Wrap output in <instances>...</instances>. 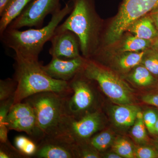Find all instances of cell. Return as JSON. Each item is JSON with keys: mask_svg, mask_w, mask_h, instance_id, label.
<instances>
[{"mask_svg": "<svg viewBox=\"0 0 158 158\" xmlns=\"http://www.w3.org/2000/svg\"><path fill=\"white\" fill-rule=\"evenodd\" d=\"M152 74L144 65L138 66L131 74V78L136 85L142 87L149 86L154 81Z\"/></svg>", "mask_w": 158, "mask_h": 158, "instance_id": "44dd1931", "label": "cell"}, {"mask_svg": "<svg viewBox=\"0 0 158 158\" xmlns=\"http://www.w3.org/2000/svg\"><path fill=\"white\" fill-rule=\"evenodd\" d=\"M152 40L139 38L137 36H129L125 39L119 48V52H141L147 50L152 44Z\"/></svg>", "mask_w": 158, "mask_h": 158, "instance_id": "e0dca14e", "label": "cell"}, {"mask_svg": "<svg viewBox=\"0 0 158 158\" xmlns=\"http://www.w3.org/2000/svg\"><path fill=\"white\" fill-rule=\"evenodd\" d=\"M155 134H158V117L157 120L156 122L155 127Z\"/></svg>", "mask_w": 158, "mask_h": 158, "instance_id": "74e56055", "label": "cell"}, {"mask_svg": "<svg viewBox=\"0 0 158 158\" xmlns=\"http://www.w3.org/2000/svg\"><path fill=\"white\" fill-rule=\"evenodd\" d=\"M126 31L139 38L152 40L158 37V30L150 15H145L132 23Z\"/></svg>", "mask_w": 158, "mask_h": 158, "instance_id": "4fadbf2b", "label": "cell"}, {"mask_svg": "<svg viewBox=\"0 0 158 158\" xmlns=\"http://www.w3.org/2000/svg\"><path fill=\"white\" fill-rule=\"evenodd\" d=\"M60 0H33L8 28L20 29L24 27H42L47 15L61 9Z\"/></svg>", "mask_w": 158, "mask_h": 158, "instance_id": "9c48e42d", "label": "cell"}, {"mask_svg": "<svg viewBox=\"0 0 158 158\" xmlns=\"http://www.w3.org/2000/svg\"><path fill=\"white\" fill-rule=\"evenodd\" d=\"M146 128L143 120V114L140 111L131 130L132 136L136 142L143 143L146 141L147 135Z\"/></svg>", "mask_w": 158, "mask_h": 158, "instance_id": "603a6c76", "label": "cell"}, {"mask_svg": "<svg viewBox=\"0 0 158 158\" xmlns=\"http://www.w3.org/2000/svg\"><path fill=\"white\" fill-rule=\"evenodd\" d=\"M17 84L14 79L0 80V102L14 97Z\"/></svg>", "mask_w": 158, "mask_h": 158, "instance_id": "d4e9b609", "label": "cell"}, {"mask_svg": "<svg viewBox=\"0 0 158 158\" xmlns=\"http://www.w3.org/2000/svg\"><path fill=\"white\" fill-rule=\"evenodd\" d=\"M10 0H0V15L2 14Z\"/></svg>", "mask_w": 158, "mask_h": 158, "instance_id": "836d02e7", "label": "cell"}, {"mask_svg": "<svg viewBox=\"0 0 158 158\" xmlns=\"http://www.w3.org/2000/svg\"><path fill=\"white\" fill-rule=\"evenodd\" d=\"M9 129L7 125L0 126V142L6 143L9 141L8 134Z\"/></svg>", "mask_w": 158, "mask_h": 158, "instance_id": "1f68e13d", "label": "cell"}, {"mask_svg": "<svg viewBox=\"0 0 158 158\" xmlns=\"http://www.w3.org/2000/svg\"><path fill=\"white\" fill-rule=\"evenodd\" d=\"M15 147L25 157L34 156L37 152L38 145L32 139L19 135L14 139Z\"/></svg>", "mask_w": 158, "mask_h": 158, "instance_id": "ffe728a7", "label": "cell"}, {"mask_svg": "<svg viewBox=\"0 0 158 158\" xmlns=\"http://www.w3.org/2000/svg\"><path fill=\"white\" fill-rule=\"evenodd\" d=\"M153 143L154 144L156 150L158 152V137L154 140Z\"/></svg>", "mask_w": 158, "mask_h": 158, "instance_id": "8d00e7d4", "label": "cell"}, {"mask_svg": "<svg viewBox=\"0 0 158 158\" xmlns=\"http://www.w3.org/2000/svg\"><path fill=\"white\" fill-rule=\"evenodd\" d=\"M25 157L16 148L11 145L9 141L6 143H1L0 158Z\"/></svg>", "mask_w": 158, "mask_h": 158, "instance_id": "4316f807", "label": "cell"}, {"mask_svg": "<svg viewBox=\"0 0 158 158\" xmlns=\"http://www.w3.org/2000/svg\"><path fill=\"white\" fill-rule=\"evenodd\" d=\"M114 152L122 158H135L134 150L131 143L124 138H119L114 141L112 146Z\"/></svg>", "mask_w": 158, "mask_h": 158, "instance_id": "cb8c5ba5", "label": "cell"}, {"mask_svg": "<svg viewBox=\"0 0 158 158\" xmlns=\"http://www.w3.org/2000/svg\"><path fill=\"white\" fill-rule=\"evenodd\" d=\"M142 100L145 103L158 107V94L145 95L142 97Z\"/></svg>", "mask_w": 158, "mask_h": 158, "instance_id": "4dcf8cb0", "label": "cell"}, {"mask_svg": "<svg viewBox=\"0 0 158 158\" xmlns=\"http://www.w3.org/2000/svg\"><path fill=\"white\" fill-rule=\"evenodd\" d=\"M140 108L132 104L117 105L112 109L113 121L117 126L129 127L133 126Z\"/></svg>", "mask_w": 158, "mask_h": 158, "instance_id": "5bb4252c", "label": "cell"}, {"mask_svg": "<svg viewBox=\"0 0 158 158\" xmlns=\"http://www.w3.org/2000/svg\"><path fill=\"white\" fill-rule=\"evenodd\" d=\"M34 114H35L34 109L27 102L13 104L7 116L6 123Z\"/></svg>", "mask_w": 158, "mask_h": 158, "instance_id": "d6986e66", "label": "cell"}, {"mask_svg": "<svg viewBox=\"0 0 158 158\" xmlns=\"http://www.w3.org/2000/svg\"><path fill=\"white\" fill-rule=\"evenodd\" d=\"M158 7V0H123L118 14L105 36V41L112 44L119 40L130 24Z\"/></svg>", "mask_w": 158, "mask_h": 158, "instance_id": "52a82bcc", "label": "cell"}, {"mask_svg": "<svg viewBox=\"0 0 158 158\" xmlns=\"http://www.w3.org/2000/svg\"><path fill=\"white\" fill-rule=\"evenodd\" d=\"M73 8L68 17L56 31L69 30L77 36L81 51L85 58L94 52L96 44L97 22L93 0H72Z\"/></svg>", "mask_w": 158, "mask_h": 158, "instance_id": "3957f363", "label": "cell"}, {"mask_svg": "<svg viewBox=\"0 0 158 158\" xmlns=\"http://www.w3.org/2000/svg\"><path fill=\"white\" fill-rule=\"evenodd\" d=\"M88 141V143L97 151H103L113 142V136L109 132L103 131L92 136Z\"/></svg>", "mask_w": 158, "mask_h": 158, "instance_id": "7402d4cb", "label": "cell"}, {"mask_svg": "<svg viewBox=\"0 0 158 158\" xmlns=\"http://www.w3.org/2000/svg\"><path fill=\"white\" fill-rule=\"evenodd\" d=\"M73 8L72 1L69 0L63 8L52 15L46 26L23 31L7 28L0 35L1 40L7 47L14 51L15 56L29 60H38L44 44L50 41L60 23L70 14Z\"/></svg>", "mask_w": 158, "mask_h": 158, "instance_id": "6da1fadb", "label": "cell"}, {"mask_svg": "<svg viewBox=\"0 0 158 158\" xmlns=\"http://www.w3.org/2000/svg\"><path fill=\"white\" fill-rule=\"evenodd\" d=\"M67 96L56 92H44L36 94L24 100L34 109L38 127L44 137L53 134L65 115V102Z\"/></svg>", "mask_w": 158, "mask_h": 158, "instance_id": "277c9868", "label": "cell"}, {"mask_svg": "<svg viewBox=\"0 0 158 158\" xmlns=\"http://www.w3.org/2000/svg\"><path fill=\"white\" fill-rule=\"evenodd\" d=\"M87 60L81 56L71 59L52 58L50 62L42 65V68L51 77L69 82L83 71Z\"/></svg>", "mask_w": 158, "mask_h": 158, "instance_id": "8fae6325", "label": "cell"}, {"mask_svg": "<svg viewBox=\"0 0 158 158\" xmlns=\"http://www.w3.org/2000/svg\"><path fill=\"white\" fill-rule=\"evenodd\" d=\"M158 117V114L153 110H148L143 113L144 124L151 134H155V127Z\"/></svg>", "mask_w": 158, "mask_h": 158, "instance_id": "83f0119b", "label": "cell"}, {"mask_svg": "<svg viewBox=\"0 0 158 158\" xmlns=\"http://www.w3.org/2000/svg\"><path fill=\"white\" fill-rule=\"evenodd\" d=\"M15 81L17 84L14 103L29 97L44 92H53L64 95L72 93L69 82L56 80L44 71L38 60L23 59L15 55Z\"/></svg>", "mask_w": 158, "mask_h": 158, "instance_id": "7a4b0ae2", "label": "cell"}, {"mask_svg": "<svg viewBox=\"0 0 158 158\" xmlns=\"http://www.w3.org/2000/svg\"><path fill=\"white\" fill-rule=\"evenodd\" d=\"M149 15L152 19L156 28L158 30V7L151 11Z\"/></svg>", "mask_w": 158, "mask_h": 158, "instance_id": "d6a6232c", "label": "cell"}, {"mask_svg": "<svg viewBox=\"0 0 158 158\" xmlns=\"http://www.w3.org/2000/svg\"><path fill=\"white\" fill-rule=\"evenodd\" d=\"M50 41L52 44L49 53L52 58L71 59L81 56L79 40L72 31H55Z\"/></svg>", "mask_w": 158, "mask_h": 158, "instance_id": "30bf717a", "label": "cell"}, {"mask_svg": "<svg viewBox=\"0 0 158 158\" xmlns=\"http://www.w3.org/2000/svg\"><path fill=\"white\" fill-rule=\"evenodd\" d=\"M135 157L158 158V152L156 150L148 147H140L134 150Z\"/></svg>", "mask_w": 158, "mask_h": 158, "instance_id": "f546056e", "label": "cell"}, {"mask_svg": "<svg viewBox=\"0 0 158 158\" xmlns=\"http://www.w3.org/2000/svg\"><path fill=\"white\" fill-rule=\"evenodd\" d=\"M146 51L122 52L117 59L118 66L124 70H129L136 67L142 62Z\"/></svg>", "mask_w": 158, "mask_h": 158, "instance_id": "ac0fdd59", "label": "cell"}, {"mask_svg": "<svg viewBox=\"0 0 158 158\" xmlns=\"http://www.w3.org/2000/svg\"><path fill=\"white\" fill-rule=\"evenodd\" d=\"M34 157L39 158H75L73 145L50 137H44L40 141Z\"/></svg>", "mask_w": 158, "mask_h": 158, "instance_id": "7c38bea8", "label": "cell"}, {"mask_svg": "<svg viewBox=\"0 0 158 158\" xmlns=\"http://www.w3.org/2000/svg\"><path fill=\"white\" fill-rule=\"evenodd\" d=\"M83 73L98 83L102 92L117 105L132 104V90L123 80L93 60H87Z\"/></svg>", "mask_w": 158, "mask_h": 158, "instance_id": "5b68a950", "label": "cell"}, {"mask_svg": "<svg viewBox=\"0 0 158 158\" xmlns=\"http://www.w3.org/2000/svg\"><path fill=\"white\" fill-rule=\"evenodd\" d=\"M33 0H10L0 15V35L18 17L29 3Z\"/></svg>", "mask_w": 158, "mask_h": 158, "instance_id": "9a60e30c", "label": "cell"}, {"mask_svg": "<svg viewBox=\"0 0 158 158\" xmlns=\"http://www.w3.org/2000/svg\"><path fill=\"white\" fill-rule=\"evenodd\" d=\"M153 43V46L154 49L158 51V37L155 39Z\"/></svg>", "mask_w": 158, "mask_h": 158, "instance_id": "d590c367", "label": "cell"}, {"mask_svg": "<svg viewBox=\"0 0 158 158\" xmlns=\"http://www.w3.org/2000/svg\"><path fill=\"white\" fill-rule=\"evenodd\" d=\"M141 63L153 75L158 76V51H146Z\"/></svg>", "mask_w": 158, "mask_h": 158, "instance_id": "484cf974", "label": "cell"}, {"mask_svg": "<svg viewBox=\"0 0 158 158\" xmlns=\"http://www.w3.org/2000/svg\"><path fill=\"white\" fill-rule=\"evenodd\" d=\"M14 102V97L1 102L0 104V126L7 125L6 119L10 109Z\"/></svg>", "mask_w": 158, "mask_h": 158, "instance_id": "f1b7e54d", "label": "cell"}, {"mask_svg": "<svg viewBox=\"0 0 158 158\" xmlns=\"http://www.w3.org/2000/svg\"><path fill=\"white\" fill-rule=\"evenodd\" d=\"M105 158H121V156H120L119 155L116 153L114 152V153H110L107 154L105 156Z\"/></svg>", "mask_w": 158, "mask_h": 158, "instance_id": "e575fe53", "label": "cell"}, {"mask_svg": "<svg viewBox=\"0 0 158 158\" xmlns=\"http://www.w3.org/2000/svg\"><path fill=\"white\" fill-rule=\"evenodd\" d=\"M7 126L9 130L24 132L33 139L39 141L45 137L38 127L35 114L11 122L7 123Z\"/></svg>", "mask_w": 158, "mask_h": 158, "instance_id": "2e32d148", "label": "cell"}, {"mask_svg": "<svg viewBox=\"0 0 158 158\" xmlns=\"http://www.w3.org/2000/svg\"><path fill=\"white\" fill-rule=\"evenodd\" d=\"M90 81L82 71L69 82L72 93L65 98V115L77 118L93 113L90 110L95 104L96 96Z\"/></svg>", "mask_w": 158, "mask_h": 158, "instance_id": "ba28073f", "label": "cell"}, {"mask_svg": "<svg viewBox=\"0 0 158 158\" xmlns=\"http://www.w3.org/2000/svg\"><path fill=\"white\" fill-rule=\"evenodd\" d=\"M102 126L101 115L98 111L77 118L65 115L53 134L46 137L56 138L73 145L88 141Z\"/></svg>", "mask_w": 158, "mask_h": 158, "instance_id": "8992f818", "label": "cell"}]
</instances>
